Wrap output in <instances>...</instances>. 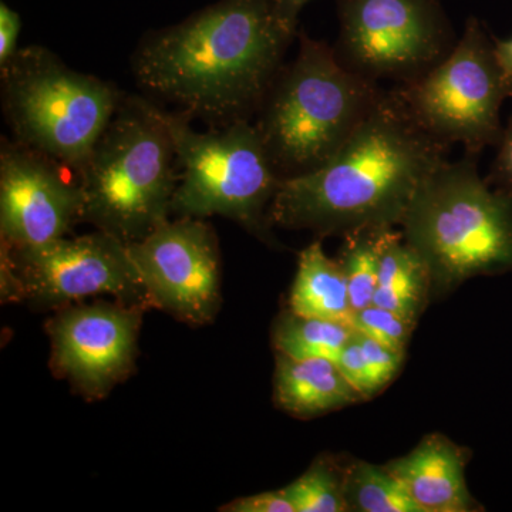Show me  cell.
I'll return each instance as SVG.
<instances>
[{"label": "cell", "mask_w": 512, "mask_h": 512, "mask_svg": "<svg viewBox=\"0 0 512 512\" xmlns=\"http://www.w3.org/2000/svg\"><path fill=\"white\" fill-rule=\"evenodd\" d=\"M477 160L466 154L440 164L400 224L407 244L429 266L437 296L476 276L512 272V197L481 177Z\"/></svg>", "instance_id": "277c9868"}, {"label": "cell", "mask_w": 512, "mask_h": 512, "mask_svg": "<svg viewBox=\"0 0 512 512\" xmlns=\"http://www.w3.org/2000/svg\"><path fill=\"white\" fill-rule=\"evenodd\" d=\"M79 178L82 221L124 244L140 241L167 221L178 164L164 110L138 97L121 99Z\"/></svg>", "instance_id": "5b68a950"}, {"label": "cell", "mask_w": 512, "mask_h": 512, "mask_svg": "<svg viewBox=\"0 0 512 512\" xmlns=\"http://www.w3.org/2000/svg\"><path fill=\"white\" fill-rule=\"evenodd\" d=\"M335 363L339 367L340 373L350 383V386L363 397L366 382L365 357H363L362 346H360L359 339H357L356 330L348 345L340 350ZM363 400H365V397H363Z\"/></svg>", "instance_id": "484cf974"}, {"label": "cell", "mask_w": 512, "mask_h": 512, "mask_svg": "<svg viewBox=\"0 0 512 512\" xmlns=\"http://www.w3.org/2000/svg\"><path fill=\"white\" fill-rule=\"evenodd\" d=\"M495 147H497V156L487 177L488 184L512 197V116Z\"/></svg>", "instance_id": "cb8c5ba5"}, {"label": "cell", "mask_w": 512, "mask_h": 512, "mask_svg": "<svg viewBox=\"0 0 512 512\" xmlns=\"http://www.w3.org/2000/svg\"><path fill=\"white\" fill-rule=\"evenodd\" d=\"M284 491L296 512L350 511L346 497V470H339L328 458L316 460Z\"/></svg>", "instance_id": "44dd1931"}, {"label": "cell", "mask_w": 512, "mask_h": 512, "mask_svg": "<svg viewBox=\"0 0 512 512\" xmlns=\"http://www.w3.org/2000/svg\"><path fill=\"white\" fill-rule=\"evenodd\" d=\"M225 512H296L289 498L286 497L284 488L276 491H266L238 498L231 504L221 507Z\"/></svg>", "instance_id": "d4e9b609"}, {"label": "cell", "mask_w": 512, "mask_h": 512, "mask_svg": "<svg viewBox=\"0 0 512 512\" xmlns=\"http://www.w3.org/2000/svg\"><path fill=\"white\" fill-rule=\"evenodd\" d=\"M450 148L420 127L396 89L384 90L328 163L282 180L269 221L272 227L309 229L319 237L394 228Z\"/></svg>", "instance_id": "7a4b0ae2"}, {"label": "cell", "mask_w": 512, "mask_h": 512, "mask_svg": "<svg viewBox=\"0 0 512 512\" xmlns=\"http://www.w3.org/2000/svg\"><path fill=\"white\" fill-rule=\"evenodd\" d=\"M2 278L6 288H15V295L42 305L79 301L101 293L119 298L143 293L146 298L127 244L99 229L36 248L2 245Z\"/></svg>", "instance_id": "30bf717a"}, {"label": "cell", "mask_w": 512, "mask_h": 512, "mask_svg": "<svg viewBox=\"0 0 512 512\" xmlns=\"http://www.w3.org/2000/svg\"><path fill=\"white\" fill-rule=\"evenodd\" d=\"M392 228H362L343 235L339 264L348 281L353 312L372 305L379 281L380 254Z\"/></svg>", "instance_id": "d6986e66"}, {"label": "cell", "mask_w": 512, "mask_h": 512, "mask_svg": "<svg viewBox=\"0 0 512 512\" xmlns=\"http://www.w3.org/2000/svg\"><path fill=\"white\" fill-rule=\"evenodd\" d=\"M298 33L276 0H220L144 37L133 72L190 119L228 126L256 116Z\"/></svg>", "instance_id": "6da1fadb"}, {"label": "cell", "mask_w": 512, "mask_h": 512, "mask_svg": "<svg viewBox=\"0 0 512 512\" xmlns=\"http://www.w3.org/2000/svg\"><path fill=\"white\" fill-rule=\"evenodd\" d=\"M46 154L3 138L0 232L9 249L42 247L66 237L83 217L79 175ZM77 174V173H76Z\"/></svg>", "instance_id": "7c38bea8"}, {"label": "cell", "mask_w": 512, "mask_h": 512, "mask_svg": "<svg viewBox=\"0 0 512 512\" xmlns=\"http://www.w3.org/2000/svg\"><path fill=\"white\" fill-rule=\"evenodd\" d=\"M346 497L350 511L424 512L386 466L366 461H356L346 470Z\"/></svg>", "instance_id": "ffe728a7"}, {"label": "cell", "mask_w": 512, "mask_h": 512, "mask_svg": "<svg viewBox=\"0 0 512 512\" xmlns=\"http://www.w3.org/2000/svg\"><path fill=\"white\" fill-rule=\"evenodd\" d=\"M429 266L407 244L402 232L389 229L380 254L379 281L373 303L417 323L429 303Z\"/></svg>", "instance_id": "e0dca14e"}, {"label": "cell", "mask_w": 512, "mask_h": 512, "mask_svg": "<svg viewBox=\"0 0 512 512\" xmlns=\"http://www.w3.org/2000/svg\"><path fill=\"white\" fill-rule=\"evenodd\" d=\"M355 335L353 326L289 312L281 316L274 329L275 349L295 359H329L335 362L340 350Z\"/></svg>", "instance_id": "ac0fdd59"}, {"label": "cell", "mask_w": 512, "mask_h": 512, "mask_svg": "<svg viewBox=\"0 0 512 512\" xmlns=\"http://www.w3.org/2000/svg\"><path fill=\"white\" fill-rule=\"evenodd\" d=\"M466 464L464 448L441 434H430L386 467L424 512L480 511L467 488Z\"/></svg>", "instance_id": "5bb4252c"}, {"label": "cell", "mask_w": 512, "mask_h": 512, "mask_svg": "<svg viewBox=\"0 0 512 512\" xmlns=\"http://www.w3.org/2000/svg\"><path fill=\"white\" fill-rule=\"evenodd\" d=\"M164 120L178 164L171 212L201 220L221 215L272 242L269 208L282 178L255 124L241 120L201 133L181 111L164 110Z\"/></svg>", "instance_id": "52a82bcc"}, {"label": "cell", "mask_w": 512, "mask_h": 512, "mask_svg": "<svg viewBox=\"0 0 512 512\" xmlns=\"http://www.w3.org/2000/svg\"><path fill=\"white\" fill-rule=\"evenodd\" d=\"M147 302L177 318L204 325L220 308V249L214 229L201 218L164 221L127 244Z\"/></svg>", "instance_id": "8fae6325"}, {"label": "cell", "mask_w": 512, "mask_h": 512, "mask_svg": "<svg viewBox=\"0 0 512 512\" xmlns=\"http://www.w3.org/2000/svg\"><path fill=\"white\" fill-rule=\"evenodd\" d=\"M493 40L495 57H497L498 66L503 72L505 83H507L512 97V37L501 40L493 36Z\"/></svg>", "instance_id": "83f0119b"}, {"label": "cell", "mask_w": 512, "mask_h": 512, "mask_svg": "<svg viewBox=\"0 0 512 512\" xmlns=\"http://www.w3.org/2000/svg\"><path fill=\"white\" fill-rule=\"evenodd\" d=\"M22 29L19 13L6 3L0 5V66L9 62L18 52V40Z\"/></svg>", "instance_id": "4316f807"}, {"label": "cell", "mask_w": 512, "mask_h": 512, "mask_svg": "<svg viewBox=\"0 0 512 512\" xmlns=\"http://www.w3.org/2000/svg\"><path fill=\"white\" fill-rule=\"evenodd\" d=\"M311 0H276L278 3L279 12L284 16L286 22L291 23L292 26H298L299 13L305 8Z\"/></svg>", "instance_id": "f1b7e54d"}, {"label": "cell", "mask_w": 512, "mask_h": 512, "mask_svg": "<svg viewBox=\"0 0 512 512\" xmlns=\"http://www.w3.org/2000/svg\"><path fill=\"white\" fill-rule=\"evenodd\" d=\"M336 13V59L376 83L414 82L458 42L441 0H336Z\"/></svg>", "instance_id": "9c48e42d"}, {"label": "cell", "mask_w": 512, "mask_h": 512, "mask_svg": "<svg viewBox=\"0 0 512 512\" xmlns=\"http://www.w3.org/2000/svg\"><path fill=\"white\" fill-rule=\"evenodd\" d=\"M298 40L295 59L276 76L254 123L282 180L328 163L384 92L380 83L345 69L328 43L301 29Z\"/></svg>", "instance_id": "3957f363"}, {"label": "cell", "mask_w": 512, "mask_h": 512, "mask_svg": "<svg viewBox=\"0 0 512 512\" xmlns=\"http://www.w3.org/2000/svg\"><path fill=\"white\" fill-rule=\"evenodd\" d=\"M289 306L291 312L305 318L352 326L355 312L350 303L345 272L338 259L325 254L320 239L299 254Z\"/></svg>", "instance_id": "2e32d148"}, {"label": "cell", "mask_w": 512, "mask_h": 512, "mask_svg": "<svg viewBox=\"0 0 512 512\" xmlns=\"http://www.w3.org/2000/svg\"><path fill=\"white\" fill-rule=\"evenodd\" d=\"M0 76L16 141L79 174L123 99L113 84L70 69L42 46L18 49Z\"/></svg>", "instance_id": "8992f818"}, {"label": "cell", "mask_w": 512, "mask_h": 512, "mask_svg": "<svg viewBox=\"0 0 512 512\" xmlns=\"http://www.w3.org/2000/svg\"><path fill=\"white\" fill-rule=\"evenodd\" d=\"M394 89L420 127L447 146L461 144L468 156L478 157L500 141V111L511 94L495 57L493 35L474 16L443 62Z\"/></svg>", "instance_id": "ba28073f"}, {"label": "cell", "mask_w": 512, "mask_h": 512, "mask_svg": "<svg viewBox=\"0 0 512 512\" xmlns=\"http://www.w3.org/2000/svg\"><path fill=\"white\" fill-rule=\"evenodd\" d=\"M356 336L365 357L366 382L363 397L369 400L382 392L384 387L396 377L402 369L406 352H396L386 348L359 332H356Z\"/></svg>", "instance_id": "603a6c76"}, {"label": "cell", "mask_w": 512, "mask_h": 512, "mask_svg": "<svg viewBox=\"0 0 512 512\" xmlns=\"http://www.w3.org/2000/svg\"><path fill=\"white\" fill-rule=\"evenodd\" d=\"M275 402L296 417H316L362 402L339 367L329 359H295L278 353Z\"/></svg>", "instance_id": "9a60e30c"}, {"label": "cell", "mask_w": 512, "mask_h": 512, "mask_svg": "<svg viewBox=\"0 0 512 512\" xmlns=\"http://www.w3.org/2000/svg\"><path fill=\"white\" fill-rule=\"evenodd\" d=\"M141 316L137 308L73 306L49 323L55 370L87 396L109 393L133 366Z\"/></svg>", "instance_id": "4fadbf2b"}, {"label": "cell", "mask_w": 512, "mask_h": 512, "mask_svg": "<svg viewBox=\"0 0 512 512\" xmlns=\"http://www.w3.org/2000/svg\"><path fill=\"white\" fill-rule=\"evenodd\" d=\"M417 323L403 318L382 306L372 305L353 313L352 326L356 332L376 340L396 352H406Z\"/></svg>", "instance_id": "7402d4cb"}]
</instances>
